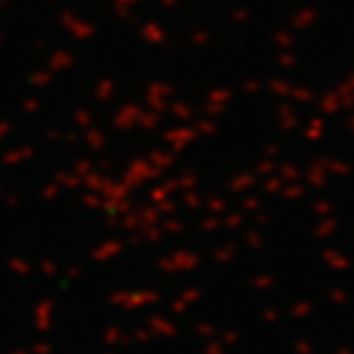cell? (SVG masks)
I'll use <instances>...</instances> for the list:
<instances>
[]
</instances>
